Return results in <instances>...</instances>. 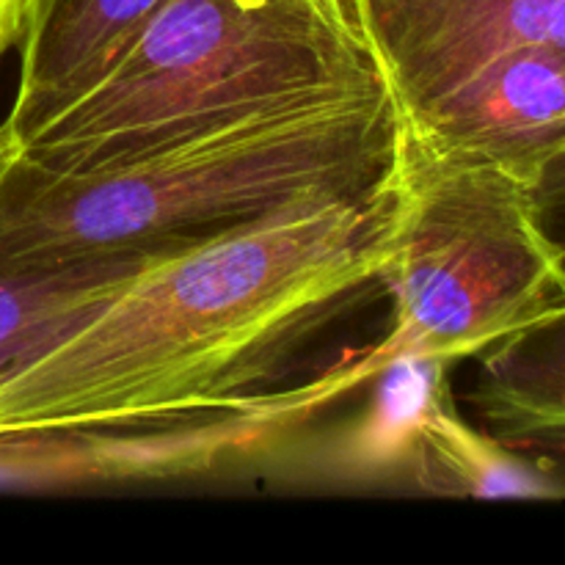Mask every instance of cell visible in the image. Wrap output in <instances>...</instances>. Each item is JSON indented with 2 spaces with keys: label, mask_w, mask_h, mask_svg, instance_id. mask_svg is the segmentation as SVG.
Wrapping results in <instances>:
<instances>
[{
  "label": "cell",
  "mask_w": 565,
  "mask_h": 565,
  "mask_svg": "<svg viewBox=\"0 0 565 565\" xmlns=\"http://www.w3.org/2000/svg\"><path fill=\"white\" fill-rule=\"evenodd\" d=\"M25 0H0V58L20 42Z\"/></svg>",
  "instance_id": "cell-13"
},
{
  "label": "cell",
  "mask_w": 565,
  "mask_h": 565,
  "mask_svg": "<svg viewBox=\"0 0 565 565\" xmlns=\"http://www.w3.org/2000/svg\"><path fill=\"white\" fill-rule=\"evenodd\" d=\"M9 152H11L9 141H6V138H3V132H0V160H3L6 154H9Z\"/></svg>",
  "instance_id": "cell-15"
},
{
  "label": "cell",
  "mask_w": 565,
  "mask_h": 565,
  "mask_svg": "<svg viewBox=\"0 0 565 565\" xmlns=\"http://www.w3.org/2000/svg\"><path fill=\"white\" fill-rule=\"evenodd\" d=\"M367 351L296 390L237 406L121 425L0 428V489L94 491L174 483L232 472L276 452L323 408L373 384Z\"/></svg>",
  "instance_id": "cell-5"
},
{
  "label": "cell",
  "mask_w": 565,
  "mask_h": 565,
  "mask_svg": "<svg viewBox=\"0 0 565 565\" xmlns=\"http://www.w3.org/2000/svg\"><path fill=\"white\" fill-rule=\"evenodd\" d=\"M351 14L401 116L508 50H565V0H351Z\"/></svg>",
  "instance_id": "cell-6"
},
{
  "label": "cell",
  "mask_w": 565,
  "mask_h": 565,
  "mask_svg": "<svg viewBox=\"0 0 565 565\" xmlns=\"http://www.w3.org/2000/svg\"><path fill=\"white\" fill-rule=\"evenodd\" d=\"M401 127L423 147L500 166L527 182L565 147V50L530 44L494 55L401 116Z\"/></svg>",
  "instance_id": "cell-7"
},
{
  "label": "cell",
  "mask_w": 565,
  "mask_h": 565,
  "mask_svg": "<svg viewBox=\"0 0 565 565\" xmlns=\"http://www.w3.org/2000/svg\"><path fill=\"white\" fill-rule=\"evenodd\" d=\"M384 83L318 0H166L114 70L22 158L81 171L279 99Z\"/></svg>",
  "instance_id": "cell-3"
},
{
  "label": "cell",
  "mask_w": 565,
  "mask_h": 565,
  "mask_svg": "<svg viewBox=\"0 0 565 565\" xmlns=\"http://www.w3.org/2000/svg\"><path fill=\"white\" fill-rule=\"evenodd\" d=\"M406 467L414 486L436 497L472 500H563L565 486L497 436L472 428L450 392L425 412L414 430Z\"/></svg>",
  "instance_id": "cell-11"
},
{
  "label": "cell",
  "mask_w": 565,
  "mask_h": 565,
  "mask_svg": "<svg viewBox=\"0 0 565 565\" xmlns=\"http://www.w3.org/2000/svg\"><path fill=\"white\" fill-rule=\"evenodd\" d=\"M397 213L381 287L392 326L381 362L483 356L565 312V276L530 213L522 177L423 147L401 127Z\"/></svg>",
  "instance_id": "cell-4"
},
{
  "label": "cell",
  "mask_w": 565,
  "mask_h": 565,
  "mask_svg": "<svg viewBox=\"0 0 565 565\" xmlns=\"http://www.w3.org/2000/svg\"><path fill=\"white\" fill-rule=\"evenodd\" d=\"M478 359L472 403L486 430L519 452L565 461V312Z\"/></svg>",
  "instance_id": "cell-9"
},
{
  "label": "cell",
  "mask_w": 565,
  "mask_h": 565,
  "mask_svg": "<svg viewBox=\"0 0 565 565\" xmlns=\"http://www.w3.org/2000/svg\"><path fill=\"white\" fill-rule=\"evenodd\" d=\"M152 259L0 268V386L97 318Z\"/></svg>",
  "instance_id": "cell-10"
},
{
  "label": "cell",
  "mask_w": 565,
  "mask_h": 565,
  "mask_svg": "<svg viewBox=\"0 0 565 565\" xmlns=\"http://www.w3.org/2000/svg\"><path fill=\"white\" fill-rule=\"evenodd\" d=\"M395 174L303 199L154 259L94 320L0 386V428L121 425L265 395L287 364L381 287Z\"/></svg>",
  "instance_id": "cell-1"
},
{
  "label": "cell",
  "mask_w": 565,
  "mask_h": 565,
  "mask_svg": "<svg viewBox=\"0 0 565 565\" xmlns=\"http://www.w3.org/2000/svg\"><path fill=\"white\" fill-rule=\"evenodd\" d=\"M318 3L323 6L331 17H337V20L356 25V22H353V14H351V0H318Z\"/></svg>",
  "instance_id": "cell-14"
},
{
  "label": "cell",
  "mask_w": 565,
  "mask_h": 565,
  "mask_svg": "<svg viewBox=\"0 0 565 565\" xmlns=\"http://www.w3.org/2000/svg\"><path fill=\"white\" fill-rule=\"evenodd\" d=\"M401 114L386 83L298 94L169 141L53 171L0 160V268L152 259L303 199L356 196L390 174Z\"/></svg>",
  "instance_id": "cell-2"
},
{
  "label": "cell",
  "mask_w": 565,
  "mask_h": 565,
  "mask_svg": "<svg viewBox=\"0 0 565 565\" xmlns=\"http://www.w3.org/2000/svg\"><path fill=\"white\" fill-rule=\"evenodd\" d=\"M530 213L565 276V147L527 177Z\"/></svg>",
  "instance_id": "cell-12"
},
{
  "label": "cell",
  "mask_w": 565,
  "mask_h": 565,
  "mask_svg": "<svg viewBox=\"0 0 565 565\" xmlns=\"http://www.w3.org/2000/svg\"><path fill=\"white\" fill-rule=\"evenodd\" d=\"M166 0H25L20 83L0 132L25 149L86 97Z\"/></svg>",
  "instance_id": "cell-8"
}]
</instances>
